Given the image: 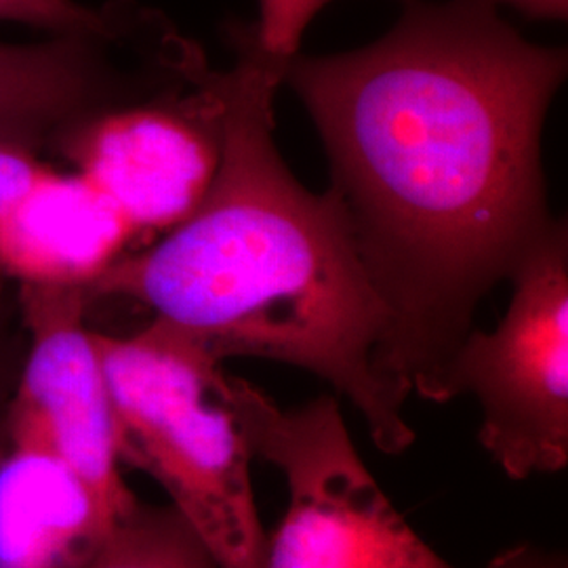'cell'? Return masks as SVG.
Returning <instances> with one entry per match:
<instances>
[{"mask_svg": "<svg viewBox=\"0 0 568 568\" xmlns=\"http://www.w3.org/2000/svg\"><path fill=\"white\" fill-rule=\"evenodd\" d=\"M567 70L483 0L413 4L379 41L284 65L386 307L375 365L406 400L443 403L476 307L554 220L541 138Z\"/></svg>", "mask_w": 568, "mask_h": 568, "instance_id": "6da1fadb", "label": "cell"}, {"mask_svg": "<svg viewBox=\"0 0 568 568\" xmlns=\"http://www.w3.org/2000/svg\"><path fill=\"white\" fill-rule=\"evenodd\" d=\"M236 60L220 70L222 156L203 203L140 253L121 255L89 297H124L192 335L220 361L297 366L363 415L386 455L415 443L405 403L377 371L386 307L368 281L331 190L295 180L274 140L286 61L253 26L230 28Z\"/></svg>", "mask_w": 568, "mask_h": 568, "instance_id": "7a4b0ae2", "label": "cell"}, {"mask_svg": "<svg viewBox=\"0 0 568 568\" xmlns=\"http://www.w3.org/2000/svg\"><path fill=\"white\" fill-rule=\"evenodd\" d=\"M93 344L116 415L121 464L166 490L217 567L264 568L253 453L225 400L222 363L159 318L124 337L93 331Z\"/></svg>", "mask_w": 568, "mask_h": 568, "instance_id": "3957f363", "label": "cell"}, {"mask_svg": "<svg viewBox=\"0 0 568 568\" xmlns=\"http://www.w3.org/2000/svg\"><path fill=\"white\" fill-rule=\"evenodd\" d=\"M225 400L253 457L278 467L288 504L264 568H459L410 527L356 450L333 396L284 410L225 375Z\"/></svg>", "mask_w": 568, "mask_h": 568, "instance_id": "277c9868", "label": "cell"}, {"mask_svg": "<svg viewBox=\"0 0 568 568\" xmlns=\"http://www.w3.org/2000/svg\"><path fill=\"white\" fill-rule=\"evenodd\" d=\"M493 333L471 328L450 361L443 403L474 394L478 440L514 480L568 466V232L551 220L518 262Z\"/></svg>", "mask_w": 568, "mask_h": 568, "instance_id": "5b68a950", "label": "cell"}, {"mask_svg": "<svg viewBox=\"0 0 568 568\" xmlns=\"http://www.w3.org/2000/svg\"><path fill=\"white\" fill-rule=\"evenodd\" d=\"M199 58V42L135 0H110L95 30L0 42V142L34 150L100 110L183 89Z\"/></svg>", "mask_w": 568, "mask_h": 568, "instance_id": "8992f818", "label": "cell"}, {"mask_svg": "<svg viewBox=\"0 0 568 568\" xmlns=\"http://www.w3.org/2000/svg\"><path fill=\"white\" fill-rule=\"evenodd\" d=\"M89 293L21 284L28 349L7 403L9 440L58 457L91 493L108 528L138 497L122 478L119 426L93 331Z\"/></svg>", "mask_w": 568, "mask_h": 568, "instance_id": "52a82bcc", "label": "cell"}, {"mask_svg": "<svg viewBox=\"0 0 568 568\" xmlns=\"http://www.w3.org/2000/svg\"><path fill=\"white\" fill-rule=\"evenodd\" d=\"M77 173L142 232H169L196 211L222 156L220 70L143 102L100 110L58 138Z\"/></svg>", "mask_w": 568, "mask_h": 568, "instance_id": "ba28073f", "label": "cell"}, {"mask_svg": "<svg viewBox=\"0 0 568 568\" xmlns=\"http://www.w3.org/2000/svg\"><path fill=\"white\" fill-rule=\"evenodd\" d=\"M135 236L95 185L51 169L0 215V274L20 286L89 291Z\"/></svg>", "mask_w": 568, "mask_h": 568, "instance_id": "9c48e42d", "label": "cell"}, {"mask_svg": "<svg viewBox=\"0 0 568 568\" xmlns=\"http://www.w3.org/2000/svg\"><path fill=\"white\" fill-rule=\"evenodd\" d=\"M108 530L63 462L9 438L0 443V568H79Z\"/></svg>", "mask_w": 568, "mask_h": 568, "instance_id": "30bf717a", "label": "cell"}, {"mask_svg": "<svg viewBox=\"0 0 568 568\" xmlns=\"http://www.w3.org/2000/svg\"><path fill=\"white\" fill-rule=\"evenodd\" d=\"M79 568H220L178 509L138 501Z\"/></svg>", "mask_w": 568, "mask_h": 568, "instance_id": "8fae6325", "label": "cell"}, {"mask_svg": "<svg viewBox=\"0 0 568 568\" xmlns=\"http://www.w3.org/2000/svg\"><path fill=\"white\" fill-rule=\"evenodd\" d=\"M331 0H260V20L253 23L255 39L265 53L291 60L300 53L305 30Z\"/></svg>", "mask_w": 568, "mask_h": 568, "instance_id": "7c38bea8", "label": "cell"}, {"mask_svg": "<svg viewBox=\"0 0 568 568\" xmlns=\"http://www.w3.org/2000/svg\"><path fill=\"white\" fill-rule=\"evenodd\" d=\"M105 18L108 2L103 7H87L77 0H0V21H18L51 34L95 30Z\"/></svg>", "mask_w": 568, "mask_h": 568, "instance_id": "4fadbf2b", "label": "cell"}, {"mask_svg": "<svg viewBox=\"0 0 568 568\" xmlns=\"http://www.w3.org/2000/svg\"><path fill=\"white\" fill-rule=\"evenodd\" d=\"M53 166L42 163L30 148L0 142V215L49 173Z\"/></svg>", "mask_w": 568, "mask_h": 568, "instance_id": "5bb4252c", "label": "cell"}, {"mask_svg": "<svg viewBox=\"0 0 568 568\" xmlns=\"http://www.w3.org/2000/svg\"><path fill=\"white\" fill-rule=\"evenodd\" d=\"M485 568H568V560L562 551L518 544L499 551Z\"/></svg>", "mask_w": 568, "mask_h": 568, "instance_id": "9a60e30c", "label": "cell"}, {"mask_svg": "<svg viewBox=\"0 0 568 568\" xmlns=\"http://www.w3.org/2000/svg\"><path fill=\"white\" fill-rule=\"evenodd\" d=\"M488 4H508L511 9L537 18V20L565 21L568 16V0H483Z\"/></svg>", "mask_w": 568, "mask_h": 568, "instance_id": "2e32d148", "label": "cell"}, {"mask_svg": "<svg viewBox=\"0 0 568 568\" xmlns=\"http://www.w3.org/2000/svg\"><path fill=\"white\" fill-rule=\"evenodd\" d=\"M7 403H9V398L4 403H0V443H4L9 438V432H7Z\"/></svg>", "mask_w": 568, "mask_h": 568, "instance_id": "e0dca14e", "label": "cell"}]
</instances>
